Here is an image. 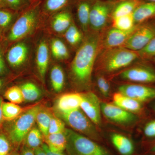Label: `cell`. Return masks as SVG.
I'll list each match as a JSON object with an SVG mask.
<instances>
[{"label":"cell","instance_id":"25","mask_svg":"<svg viewBox=\"0 0 155 155\" xmlns=\"http://www.w3.org/2000/svg\"><path fill=\"white\" fill-rule=\"evenodd\" d=\"M19 87L25 101H35L41 96V92L40 89L32 82H26Z\"/></svg>","mask_w":155,"mask_h":155},{"label":"cell","instance_id":"8","mask_svg":"<svg viewBox=\"0 0 155 155\" xmlns=\"http://www.w3.org/2000/svg\"><path fill=\"white\" fill-rule=\"evenodd\" d=\"M80 108L95 125H100L101 122V104L96 95L92 92L81 93Z\"/></svg>","mask_w":155,"mask_h":155},{"label":"cell","instance_id":"5","mask_svg":"<svg viewBox=\"0 0 155 155\" xmlns=\"http://www.w3.org/2000/svg\"><path fill=\"white\" fill-rule=\"evenodd\" d=\"M138 55V53L124 47L111 48L103 57L104 67L108 72L119 70L131 64Z\"/></svg>","mask_w":155,"mask_h":155},{"label":"cell","instance_id":"6","mask_svg":"<svg viewBox=\"0 0 155 155\" xmlns=\"http://www.w3.org/2000/svg\"><path fill=\"white\" fill-rule=\"evenodd\" d=\"M38 14L37 8L24 12L11 27L8 36V41H17L30 34L37 23Z\"/></svg>","mask_w":155,"mask_h":155},{"label":"cell","instance_id":"43","mask_svg":"<svg viewBox=\"0 0 155 155\" xmlns=\"http://www.w3.org/2000/svg\"><path fill=\"white\" fill-rule=\"evenodd\" d=\"M42 147L48 155H66L64 152H55L51 150L45 143L41 146Z\"/></svg>","mask_w":155,"mask_h":155},{"label":"cell","instance_id":"17","mask_svg":"<svg viewBox=\"0 0 155 155\" xmlns=\"http://www.w3.org/2000/svg\"><path fill=\"white\" fill-rule=\"evenodd\" d=\"M111 141L121 155H132L134 153V145L127 137L119 134L114 133L111 136Z\"/></svg>","mask_w":155,"mask_h":155},{"label":"cell","instance_id":"42","mask_svg":"<svg viewBox=\"0 0 155 155\" xmlns=\"http://www.w3.org/2000/svg\"><path fill=\"white\" fill-rule=\"evenodd\" d=\"M19 155H35L34 150L22 144L19 152Z\"/></svg>","mask_w":155,"mask_h":155},{"label":"cell","instance_id":"28","mask_svg":"<svg viewBox=\"0 0 155 155\" xmlns=\"http://www.w3.org/2000/svg\"><path fill=\"white\" fill-rule=\"evenodd\" d=\"M52 116L50 112L42 107L37 115L36 122L44 137L48 134L49 127Z\"/></svg>","mask_w":155,"mask_h":155},{"label":"cell","instance_id":"7","mask_svg":"<svg viewBox=\"0 0 155 155\" xmlns=\"http://www.w3.org/2000/svg\"><path fill=\"white\" fill-rule=\"evenodd\" d=\"M155 36V28L150 25H144L131 34L123 44V47L134 51H139L145 46Z\"/></svg>","mask_w":155,"mask_h":155},{"label":"cell","instance_id":"34","mask_svg":"<svg viewBox=\"0 0 155 155\" xmlns=\"http://www.w3.org/2000/svg\"><path fill=\"white\" fill-rule=\"evenodd\" d=\"M15 150L7 134L0 132V155H10Z\"/></svg>","mask_w":155,"mask_h":155},{"label":"cell","instance_id":"31","mask_svg":"<svg viewBox=\"0 0 155 155\" xmlns=\"http://www.w3.org/2000/svg\"><path fill=\"white\" fill-rule=\"evenodd\" d=\"M4 97L10 102L19 104L24 101L20 87L13 86L9 87L4 94Z\"/></svg>","mask_w":155,"mask_h":155},{"label":"cell","instance_id":"27","mask_svg":"<svg viewBox=\"0 0 155 155\" xmlns=\"http://www.w3.org/2000/svg\"><path fill=\"white\" fill-rule=\"evenodd\" d=\"M91 9L89 4L86 2H81L78 6V18L82 29L85 31H87L89 25Z\"/></svg>","mask_w":155,"mask_h":155},{"label":"cell","instance_id":"52","mask_svg":"<svg viewBox=\"0 0 155 155\" xmlns=\"http://www.w3.org/2000/svg\"><path fill=\"white\" fill-rule=\"evenodd\" d=\"M154 62H155V58H154Z\"/></svg>","mask_w":155,"mask_h":155},{"label":"cell","instance_id":"13","mask_svg":"<svg viewBox=\"0 0 155 155\" xmlns=\"http://www.w3.org/2000/svg\"><path fill=\"white\" fill-rule=\"evenodd\" d=\"M109 14V7L104 3H96L91 9L89 25L95 30L102 28L107 23Z\"/></svg>","mask_w":155,"mask_h":155},{"label":"cell","instance_id":"37","mask_svg":"<svg viewBox=\"0 0 155 155\" xmlns=\"http://www.w3.org/2000/svg\"><path fill=\"white\" fill-rule=\"evenodd\" d=\"M139 55L143 58L155 57V36L144 47L138 51Z\"/></svg>","mask_w":155,"mask_h":155},{"label":"cell","instance_id":"40","mask_svg":"<svg viewBox=\"0 0 155 155\" xmlns=\"http://www.w3.org/2000/svg\"><path fill=\"white\" fill-rule=\"evenodd\" d=\"M143 131L146 136L148 137H155V120L147 123Z\"/></svg>","mask_w":155,"mask_h":155},{"label":"cell","instance_id":"51","mask_svg":"<svg viewBox=\"0 0 155 155\" xmlns=\"http://www.w3.org/2000/svg\"><path fill=\"white\" fill-rule=\"evenodd\" d=\"M2 29L0 28V38H1V36H2Z\"/></svg>","mask_w":155,"mask_h":155},{"label":"cell","instance_id":"19","mask_svg":"<svg viewBox=\"0 0 155 155\" xmlns=\"http://www.w3.org/2000/svg\"><path fill=\"white\" fill-rule=\"evenodd\" d=\"M45 143L51 150L64 152L66 150L67 138L64 132L48 134L45 137Z\"/></svg>","mask_w":155,"mask_h":155},{"label":"cell","instance_id":"32","mask_svg":"<svg viewBox=\"0 0 155 155\" xmlns=\"http://www.w3.org/2000/svg\"><path fill=\"white\" fill-rule=\"evenodd\" d=\"M65 38L72 45L78 44L82 39V34L77 27L74 24H71L65 31Z\"/></svg>","mask_w":155,"mask_h":155},{"label":"cell","instance_id":"3","mask_svg":"<svg viewBox=\"0 0 155 155\" xmlns=\"http://www.w3.org/2000/svg\"><path fill=\"white\" fill-rule=\"evenodd\" d=\"M41 108L36 105L29 108L14 120L7 134L15 150H17L24 143L26 135L36 122L37 115Z\"/></svg>","mask_w":155,"mask_h":155},{"label":"cell","instance_id":"18","mask_svg":"<svg viewBox=\"0 0 155 155\" xmlns=\"http://www.w3.org/2000/svg\"><path fill=\"white\" fill-rule=\"evenodd\" d=\"M113 101L114 104L128 112L137 113L141 110V102L119 92L114 95Z\"/></svg>","mask_w":155,"mask_h":155},{"label":"cell","instance_id":"23","mask_svg":"<svg viewBox=\"0 0 155 155\" xmlns=\"http://www.w3.org/2000/svg\"><path fill=\"white\" fill-rule=\"evenodd\" d=\"M45 137L38 128L32 127L26 135L24 144L26 146L34 150L41 147L44 143Z\"/></svg>","mask_w":155,"mask_h":155},{"label":"cell","instance_id":"49","mask_svg":"<svg viewBox=\"0 0 155 155\" xmlns=\"http://www.w3.org/2000/svg\"><path fill=\"white\" fill-rule=\"evenodd\" d=\"M151 150V151L153 152H155V144L152 147Z\"/></svg>","mask_w":155,"mask_h":155},{"label":"cell","instance_id":"22","mask_svg":"<svg viewBox=\"0 0 155 155\" xmlns=\"http://www.w3.org/2000/svg\"><path fill=\"white\" fill-rule=\"evenodd\" d=\"M50 80L52 87L57 92L61 91L65 84V75L64 70L60 66L55 65L50 72Z\"/></svg>","mask_w":155,"mask_h":155},{"label":"cell","instance_id":"45","mask_svg":"<svg viewBox=\"0 0 155 155\" xmlns=\"http://www.w3.org/2000/svg\"><path fill=\"white\" fill-rule=\"evenodd\" d=\"M3 102L2 97L0 96V125L3 120L2 112V104Z\"/></svg>","mask_w":155,"mask_h":155},{"label":"cell","instance_id":"11","mask_svg":"<svg viewBox=\"0 0 155 155\" xmlns=\"http://www.w3.org/2000/svg\"><path fill=\"white\" fill-rule=\"evenodd\" d=\"M29 49L24 42L17 43L12 46L8 51L6 59L10 67L17 69L23 66L27 61Z\"/></svg>","mask_w":155,"mask_h":155},{"label":"cell","instance_id":"50","mask_svg":"<svg viewBox=\"0 0 155 155\" xmlns=\"http://www.w3.org/2000/svg\"><path fill=\"white\" fill-rule=\"evenodd\" d=\"M138 1H139V0H138ZM146 1H149V2H152L155 3V0H146Z\"/></svg>","mask_w":155,"mask_h":155},{"label":"cell","instance_id":"46","mask_svg":"<svg viewBox=\"0 0 155 155\" xmlns=\"http://www.w3.org/2000/svg\"><path fill=\"white\" fill-rule=\"evenodd\" d=\"M6 7L5 3L4 0H0V8H4Z\"/></svg>","mask_w":155,"mask_h":155},{"label":"cell","instance_id":"38","mask_svg":"<svg viewBox=\"0 0 155 155\" xmlns=\"http://www.w3.org/2000/svg\"><path fill=\"white\" fill-rule=\"evenodd\" d=\"M97 84L100 91L103 96L108 97L110 94V87L107 80L102 76H99L97 79Z\"/></svg>","mask_w":155,"mask_h":155},{"label":"cell","instance_id":"33","mask_svg":"<svg viewBox=\"0 0 155 155\" xmlns=\"http://www.w3.org/2000/svg\"><path fill=\"white\" fill-rule=\"evenodd\" d=\"M14 18V13L12 11L4 8H0V28L2 30L9 28Z\"/></svg>","mask_w":155,"mask_h":155},{"label":"cell","instance_id":"2","mask_svg":"<svg viewBox=\"0 0 155 155\" xmlns=\"http://www.w3.org/2000/svg\"><path fill=\"white\" fill-rule=\"evenodd\" d=\"M68 155H113L107 149L85 136L66 128Z\"/></svg>","mask_w":155,"mask_h":155},{"label":"cell","instance_id":"39","mask_svg":"<svg viewBox=\"0 0 155 155\" xmlns=\"http://www.w3.org/2000/svg\"><path fill=\"white\" fill-rule=\"evenodd\" d=\"M6 7L12 10H20L28 4V0H4Z\"/></svg>","mask_w":155,"mask_h":155},{"label":"cell","instance_id":"30","mask_svg":"<svg viewBox=\"0 0 155 155\" xmlns=\"http://www.w3.org/2000/svg\"><path fill=\"white\" fill-rule=\"evenodd\" d=\"M132 13L114 18L113 23L114 28L122 30H128L133 28L135 25Z\"/></svg>","mask_w":155,"mask_h":155},{"label":"cell","instance_id":"41","mask_svg":"<svg viewBox=\"0 0 155 155\" xmlns=\"http://www.w3.org/2000/svg\"><path fill=\"white\" fill-rule=\"evenodd\" d=\"M7 72V68L3 55V51L0 48V76L5 74Z\"/></svg>","mask_w":155,"mask_h":155},{"label":"cell","instance_id":"14","mask_svg":"<svg viewBox=\"0 0 155 155\" xmlns=\"http://www.w3.org/2000/svg\"><path fill=\"white\" fill-rule=\"evenodd\" d=\"M82 101L81 94H66L58 98L55 104L57 114H63L80 108Z\"/></svg>","mask_w":155,"mask_h":155},{"label":"cell","instance_id":"48","mask_svg":"<svg viewBox=\"0 0 155 155\" xmlns=\"http://www.w3.org/2000/svg\"><path fill=\"white\" fill-rule=\"evenodd\" d=\"M4 84V81L1 78H0V90L2 89Z\"/></svg>","mask_w":155,"mask_h":155},{"label":"cell","instance_id":"24","mask_svg":"<svg viewBox=\"0 0 155 155\" xmlns=\"http://www.w3.org/2000/svg\"><path fill=\"white\" fill-rule=\"evenodd\" d=\"M3 120L14 121L23 112V109L18 104L3 101L2 104Z\"/></svg>","mask_w":155,"mask_h":155},{"label":"cell","instance_id":"36","mask_svg":"<svg viewBox=\"0 0 155 155\" xmlns=\"http://www.w3.org/2000/svg\"><path fill=\"white\" fill-rule=\"evenodd\" d=\"M68 0H46L45 8L48 12H55L63 8Z\"/></svg>","mask_w":155,"mask_h":155},{"label":"cell","instance_id":"53","mask_svg":"<svg viewBox=\"0 0 155 155\" xmlns=\"http://www.w3.org/2000/svg\"></svg>","mask_w":155,"mask_h":155},{"label":"cell","instance_id":"9","mask_svg":"<svg viewBox=\"0 0 155 155\" xmlns=\"http://www.w3.org/2000/svg\"><path fill=\"white\" fill-rule=\"evenodd\" d=\"M101 110L106 118L119 124H131L135 122L137 118L133 113L110 103L101 104Z\"/></svg>","mask_w":155,"mask_h":155},{"label":"cell","instance_id":"15","mask_svg":"<svg viewBox=\"0 0 155 155\" xmlns=\"http://www.w3.org/2000/svg\"><path fill=\"white\" fill-rule=\"evenodd\" d=\"M49 62V51L46 42H40L37 48L36 64L38 74L43 81H44Z\"/></svg>","mask_w":155,"mask_h":155},{"label":"cell","instance_id":"21","mask_svg":"<svg viewBox=\"0 0 155 155\" xmlns=\"http://www.w3.org/2000/svg\"><path fill=\"white\" fill-rule=\"evenodd\" d=\"M71 16L69 12L62 11L56 14L52 21V28L58 33L65 32L71 24Z\"/></svg>","mask_w":155,"mask_h":155},{"label":"cell","instance_id":"26","mask_svg":"<svg viewBox=\"0 0 155 155\" xmlns=\"http://www.w3.org/2000/svg\"><path fill=\"white\" fill-rule=\"evenodd\" d=\"M51 51L54 58L58 60L68 59L69 53L65 44L59 39H54L51 44Z\"/></svg>","mask_w":155,"mask_h":155},{"label":"cell","instance_id":"29","mask_svg":"<svg viewBox=\"0 0 155 155\" xmlns=\"http://www.w3.org/2000/svg\"><path fill=\"white\" fill-rule=\"evenodd\" d=\"M139 5L138 0H130L123 2L117 6L113 12V18L132 14Z\"/></svg>","mask_w":155,"mask_h":155},{"label":"cell","instance_id":"35","mask_svg":"<svg viewBox=\"0 0 155 155\" xmlns=\"http://www.w3.org/2000/svg\"><path fill=\"white\" fill-rule=\"evenodd\" d=\"M65 123L60 118L52 116L50 121L48 134L64 132L66 130Z\"/></svg>","mask_w":155,"mask_h":155},{"label":"cell","instance_id":"1","mask_svg":"<svg viewBox=\"0 0 155 155\" xmlns=\"http://www.w3.org/2000/svg\"><path fill=\"white\" fill-rule=\"evenodd\" d=\"M99 43L97 34L88 35L78 50L71 65V73L75 83L87 87L91 82L92 72Z\"/></svg>","mask_w":155,"mask_h":155},{"label":"cell","instance_id":"12","mask_svg":"<svg viewBox=\"0 0 155 155\" xmlns=\"http://www.w3.org/2000/svg\"><path fill=\"white\" fill-rule=\"evenodd\" d=\"M121 77L124 80L141 82H155V72L145 67H137L130 68L121 73Z\"/></svg>","mask_w":155,"mask_h":155},{"label":"cell","instance_id":"20","mask_svg":"<svg viewBox=\"0 0 155 155\" xmlns=\"http://www.w3.org/2000/svg\"><path fill=\"white\" fill-rule=\"evenodd\" d=\"M134 22H141L155 15V3L149 2L139 5L133 11Z\"/></svg>","mask_w":155,"mask_h":155},{"label":"cell","instance_id":"16","mask_svg":"<svg viewBox=\"0 0 155 155\" xmlns=\"http://www.w3.org/2000/svg\"><path fill=\"white\" fill-rule=\"evenodd\" d=\"M136 26L128 30H122L114 28L108 31L105 39V45L107 47H118L123 45L127 39L136 30Z\"/></svg>","mask_w":155,"mask_h":155},{"label":"cell","instance_id":"10","mask_svg":"<svg viewBox=\"0 0 155 155\" xmlns=\"http://www.w3.org/2000/svg\"><path fill=\"white\" fill-rule=\"evenodd\" d=\"M119 92L140 102L155 98V88L139 84H124L119 87Z\"/></svg>","mask_w":155,"mask_h":155},{"label":"cell","instance_id":"4","mask_svg":"<svg viewBox=\"0 0 155 155\" xmlns=\"http://www.w3.org/2000/svg\"><path fill=\"white\" fill-rule=\"evenodd\" d=\"M58 114L70 127L78 133L95 141L100 140L99 134L94 123L80 108L67 113Z\"/></svg>","mask_w":155,"mask_h":155},{"label":"cell","instance_id":"47","mask_svg":"<svg viewBox=\"0 0 155 155\" xmlns=\"http://www.w3.org/2000/svg\"><path fill=\"white\" fill-rule=\"evenodd\" d=\"M10 155H19V153L17 150H15Z\"/></svg>","mask_w":155,"mask_h":155},{"label":"cell","instance_id":"44","mask_svg":"<svg viewBox=\"0 0 155 155\" xmlns=\"http://www.w3.org/2000/svg\"><path fill=\"white\" fill-rule=\"evenodd\" d=\"M34 152L35 155H48L42 147H39L34 150Z\"/></svg>","mask_w":155,"mask_h":155}]
</instances>
